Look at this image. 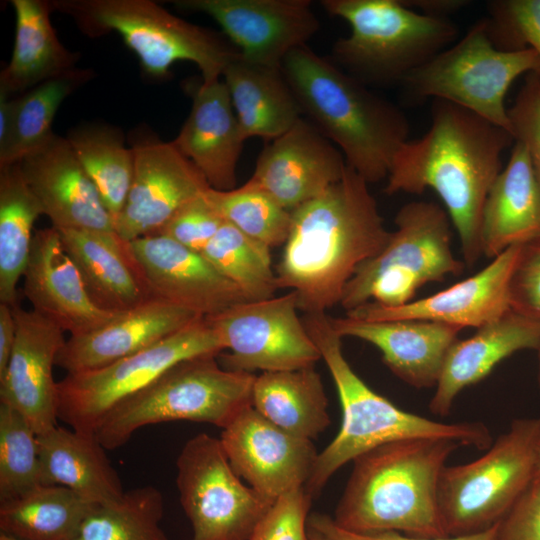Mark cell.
Listing matches in <instances>:
<instances>
[{
  "mask_svg": "<svg viewBox=\"0 0 540 540\" xmlns=\"http://www.w3.org/2000/svg\"><path fill=\"white\" fill-rule=\"evenodd\" d=\"M431 125L395 154L385 192L423 193L433 189L455 228L463 262L482 256L481 217L487 194L502 170L501 156L514 141L505 129L448 101L435 99Z\"/></svg>",
  "mask_w": 540,
  "mask_h": 540,
  "instance_id": "obj_1",
  "label": "cell"
},
{
  "mask_svg": "<svg viewBox=\"0 0 540 540\" xmlns=\"http://www.w3.org/2000/svg\"><path fill=\"white\" fill-rule=\"evenodd\" d=\"M389 235L368 183L347 165L339 181L291 211L275 272L278 289L294 292L305 314L326 313Z\"/></svg>",
  "mask_w": 540,
  "mask_h": 540,
  "instance_id": "obj_2",
  "label": "cell"
},
{
  "mask_svg": "<svg viewBox=\"0 0 540 540\" xmlns=\"http://www.w3.org/2000/svg\"><path fill=\"white\" fill-rule=\"evenodd\" d=\"M462 446L447 438H409L368 450L353 469L335 509L342 529L447 537L438 508V483L449 456Z\"/></svg>",
  "mask_w": 540,
  "mask_h": 540,
  "instance_id": "obj_3",
  "label": "cell"
},
{
  "mask_svg": "<svg viewBox=\"0 0 540 540\" xmlns=\"http://www.w3.org/2000/svg\"><path fill=\"white\" fill-rule=\"evenodd\" d=\"M281 69L303 114L338 147L346 164L368 184L386 179L409 140L404 112L307 45L292 50Z\"/></svg>",
  "mask_w": 540,
  "mask_h": 540,
  "instance_id": "obj_4",
  "label": "cell"
},
{
  "mask_svg": "<svg viewBox=\"0 0 540 540\" xmlns=\"http://www.w3.org/2000/svg\"><path fill=\"white\" fill-rule=\"evenodd\" d=\"M325 362L339 396L342 422L335 438L318 453L304 488L313 499L349 461L377 446L409 438H447L462 446L488 449L492 436L482 422L443 423L407 412L371 389L344 356L342 337L326 313L302 317Z\"/></svg>",
  "mask_w": 540,
  "mask_h": 540,
  "instance_id": "obj_5",
  "label": "cell"
},
{
  "mask_svg": "<svg viewBox=\"0 0 540 540\" xmlns=\"http://www.w3.org/2000/svg\"><path fill=\"white\" fill-rule=\"evenodd\" d=\"M321 5L349 24L350 34L334 44L333 53L364 84H401L458 38L448 18L424 15L401 0H324Z\"/></svg>",
  "mask_w": 540,
  "mask_h": 540,
  "instance_id": "obj_6",
  "label": "cell"
},
{
  "mask_svg": "<svg viewBox=\"0 0 540 540\" xmlns=\"http://www.w3.org/2000/svg\"><path fill=\"white\" fill-rule=\"evenodd\" d=\"M217 356L200 355L178 362L119 403L98 426L99 442L114 450L144 426L178 420L226 427L251 405L256 375L227 370Z\"/></svg>",
  "mask_w": 540,
  "mask_h": 540,
  "instance_id": "obj_7",
  "label": "cell"
},
{
  "mask_svg": "<svg viewBox=\"0 0 540 540\" xmlns=\"http://www.w3.org/2000/svg\"><path fill=\"white\" fill-rule=\"evenodd\" d=\"M51 4L91 37L117 32L153 77H164L174 63L189 61L200 69L203 82H210L220 79L239 52L215 32L150 0H58Z\"/></svg>",
  "mask_w": 540,
  "mask_h": 540,
  "instance_id": "obj_8",
  "label": "cell"
},
{
  "mask_svg": "<svg viewBox=\"0 0 540 540\" xmlns=\"http://www.w3.org/2000/svg\"><path fill=\"white\" fill-rule=\"evenodd\" d=\"M396 230L372 258L363 262L347 283L340 305L346 312L368 302L399 307L416 291L449 275H459L465 263L451 248V220L433 202L412 201L394 219Z\"/></svg>",
  "mask_w": 540,
  "mask_h": 540,
  "instance_id": "obj_9",
  "label": "cell"
},
{
  "mask_svg": "<svg viewBox=\"0 0 540 540\" xmlns=\"http://www.w3.org/2000/svg\"><path fill=\"white\" fill-rule=\"evenodd\" d=\"M540 418L514 420L478 459L445 466L438 508L447 536L495 526L538 476Z\"/></svg>",
  "mask_w": 540,
  "mask_h": 540,
  "instance_id": "obj_10",
  "label": "cell"
},
{
  "mask_svg": "<svg viewBox=\"0 0 540 540\" xmlns=\"http://www.w3.org/2000/svg\"><path fill=\"white\" fill-rule=\"evenodd\" d=\"M529 73H540V56L532 49H497L484 18L401 84L414 97L451 102L511 134L505 98L513 82Z\"/></svg>",
  "mask_w": 540,
  "mask_h": 540,
  "instance_id": "obj_11",
  "label": "cell"
},
{
  "mask_svg": "<svg viewBox=\"0 0 540 540\" xmlns=\"http://www.w3.org/2000/svg\"><path fill=\"white\" fill-rule=\"evenodd\" d=\"M225 347L202 317L157 344L101 368L67 374L58 382V419L95 434L104 417L183 360L219 355Z\"/></svg>",
  "mask_w": 540,
  "mask_h": 540,
  "instance_id": "obj_12",
  "label": "cell"
},
{
  "mask_svg": "<svg viewBox=\"0 0 540 540\" xmlns=\"http://www.w3.org/2000/svg\"><path fill=\"white\" fill-rule=\"evenodd\" d=\"M176 485L190 540H249L273 501L245 485L218 438L200 433L182 447Z\"/></svg>",
  "mask_w": 540,
  "mask_h": 540,
  "instance_id": "obj_13",
  "label": "cell"
},
{
  "mask_svg": "<svg viewBox=\"0 0 540 540\" xmlns=\"http://www.w3.org/2000/svg\"><path fill=\"white\" fill-rule=\"evenodd\" d=\"M298 310L297 296L290 291L205 317L229 351L217 356L220 365L251 374L313 367L321 354Z\"/></svg>",
  "mask_w": 540,
  "mask_h": 540,
  "instance_id": "obj_14",
  "label": "cell"
},
{
  "mask_svg": "<svg viewBox=\"0 0 540 540\" xmlns=\"http://www.w3.org/2000/svg\"><path fill=\"white\" fill-rule=\"evenodd\" d=\"M132 148L133 179L114 220L115 232L126 244L160 232L178 210L210 188L172 141L147 140Z\"/></svg>",
  "mask_w": 540,
  "mask_h": 540,
  "instance_id": "obj_15",
  "label": "cell"
},
{
  "mask_svg": "<svg viewBox=\"0 0 540 540\" xmlns=\"http://www.w3.org/2000/svg\"><path fill=\"white\" fill-rule=\"evenodd\" d=\"M222 430L219 440L231 467L265 498L275 502L310 478L318 456L312 440L282 430L252 405Z\"/></svg>",
  "mask_w": 540,
  "mask_h": 540,
  "instance_id": "obj_16",
  "label": "cell"
},
{
  "mask_svg": "<svg viewBox=\"0 0 540 540\" xmlns=\"http://www.w3.org/2000/svg\"><path fill=\"white\" fill-rule=\"evenodd\" d=\"M181 10L213 18L247 61L281 67L319 30L308 0H177Z\"/></svg>",
  "mask_w": 540,
  "mask_h": 540,
  "instance_id": "obj_17",
  "label": "cell"
},
{
  "mask_svg": "<svg viewBox=\"0 0 540 540\" xmlns=\"http://www.w3.org/2000/svg\"><path fill=\"white\" fill-rule=\"evenodd\" d=\"M16 337L5 372L0 376V403L18 411L36 434L58 420V382L53 367L66 340L53 321L17 302L12 306Z\"/></svg>",
  "mask_w": 540,
  "mask_h": 540,
  "instance_id": "obj_18",
  "label": "cell"
},
{
  "mask_svg": "<svg viewBox=\"0 0 540 540\" xmlns=\"http://www.w3.org/2000/svg\"><path fill=\"white\" fill-rule=\"evenodd\" d=\"M152 295L203 317L248 301L202 253L156 233L127 243Z\"/></svg>",
  "mask_w": 540,
  "mask_h": 540,
  "instance_id": "obj_19",
  "label": "cell"
},
{
  "mask_svg": "<svg viewBox=\"0 0 540 540\" xmlns=\"http://www.w3.org/2000/svg\"><path fill=\"white\" fill-rule=\"evenodd\" d=\"M346 168L341 151L302 117L262 150L249 181L291 212L339 181Z\"/></svg>",
  "mask_w": 540,
  "mask_h": 540,
  "instance_id": "obj_20",
  "label": "cell"
},
{
  "mask_svg": "<svg viewBox=\"0 0 540 540\" xmlns=\"http://www.w3.org/2000/svg\"><path fill=\"white\" fill-rule=\"evenodd\" d=\"M18 163L52 227L117 235L112 216L67 138L53 133Z\"/></svg>",
  "mask_w": 540,
  "mask_h": 540,
  "instance_id": "obj_21",
  "label": "cell"
},
{
  "mask_svg": "<svg viewBox=\"0 0 540 540\" xmlns=\"http://www.w3.org/2000/svg\"><path fill=\"white\" fill-rule=\"evenodd\" d=\"M521 245L512 246L482 270L453 286L399 307L368 302L346 312L363 320H429L454 326L479 328L510 310L509 284Z\"/></svg>",
  "mask_w": 540,
  "mask_h": 540,
  "instance_id": "obj_22",
  "label": "cell"
},
{
  "mask_svg": "<svg viewBox=\"0 0 540 540\" xmlns=\"http://www.w3.org/2000/svg\"><path fill=\"white\" fill-rule=\"evenodd\" d=\"M24 295L33 310L70 336L93 331L120 312L99 307L54 227L37 230L24 272Z\"/></svg>",
  "mask_w": 540,
  "mask_h": 540,
  "instance_id": "obj_23",
  "label": "cell"
},
{
  "mask_svg": "<svg viewBox=\"0 0 540 540\" xmlns=\"http://www.w3.org/2000/svg\"><path fill=\"white\" fill-rule=\"evenodd\" d=\"M202 317L159 298L147 299L93 331L70 336L56 366L67 374L101 368L157 344Z\"/></svg>",
  "mask_w": 540,
  "mask_h": 540,
  "instance_id": "obj_24",
  "label": "cell"
},
{
  "mask_svg": "<svg viewBox=\"0 0 540 540\" xmlns=\"http://www.w3.org/2000/svg\"><path fill=\"white\" fill-rule=\"evenodd\" d=\"M335 331L343 337L374 345L394 375L415 388L435 387L446 356L462 328L419 320H363L329 316Z\"/></svg>",
  "mask_w": 540,
  "mask_h": 540,
  "instance_id": "obj_25",
  "label": "cell"
},
{
  "mask_svg": "<svg viewBox=\"0 0 540 540\" xmlns=\"http://www.w3.org/2000/svg\"><path fill=\"white\" fill-rule=\"evenodd\" d=\"M245 141L225 82H202L193 93L191 111L174 145L211 188L226 191L236 188Z\"/></svg>",
  "mask_w": 540,
  "mask_h": 540,
  "instance_id": "obj_26",
  "label": "cell"
},
{
  "mask_svg": "<svg viewBox=\"0 0 540 540\" xmlns=\"http://www.w3.org/2000/svg\"><path fill=\"white\" fill-rule=\"evenodd\" d=\"M540 344V322L511 309L479 328L474 335L457 340L450 348L429 409L439 416L450 413L458 394L478 383L502 360L524 349L536 350Z\"/></svg>",
  "mask_w": 540,
  "mask_h": 540,
  "instance_id": "obj_27",
  "label": "cell"
},
{
  "mask_svg": "<svg viewBox=\"0 0 540 540\" xmlns=\"http://www.w3.org/2000/svg\"><path fill=\"white\" fill-rule=\"evenodd\" d=\"M539 238L540 186L525 147L515 141L509 160L492 184L483 206V255L493 259L512 246Z\"/></svg>",
  "mask_w": 540,
  "mask_h": 540,
  "instance_id": "obj_28",
  "label": "cell"
},
{
  "mask_svg": "<svg viewBox=\"0 0 540 540\" xmlns=\"http://www.w3.org/2000/svg\"><path fill=\"white\" fill-rule=\"evenodd\" d=\"M93 301L111 312L129 310L152 297L128 246L117 235L57 229Z\"/></svg>",
  "mask_w": 540,
  "mask_h": 540,
  "instance_id": "obj_29",
  "label": "cell"
},
{
  "mask_svg": "<svg viewBox=\"0 0 540 540\" xmlns=\"http://www.w3.org/2000/svg\"><path fill=\"white\" fill-rule=\"evenodd\" d=\"M37 440L44 485L67 487L95 504L116 501L125 493L95 434L57 425Z\"/></svg>",
  "mask_w": 540,
  "mask_h": 540,
  "instance_id": "obj_30",
  "label": "cell"
},
{
  "mask_svg": "<svg viewBox=\"0 0 540 540\" xmlns=\"http://www.w3.org/2000/svg\"><path fill=\"white\" fill-rule=\"evenodd\" d=\"M222 76L246 140L262 137L271 141L302 118L281 67L247 61L238 52Z\"/></svg>",
  "mask_w": 540,
  "mask_h": 540,
  "instance_id": "obj_31",
  "label": "cell"
},
{
  "mask_svg": "<svg viewBox=\"0 0 540 540\" xmlns=\"http://www.w3.org/2000/svg\"><path fill=\"white\" fill-rule=\"evenodd\" d=\"M16 16L11 59L0 74V90L24 92L76 69L78 54L66 49L50 22L51 2L12 0Z\"/></svg>",
  "mask_w": 540,
  "mask_h": 540,
  "instance_id": "obj_32",
  "label": "cell"
},
{
  "mask_svg": "<svg viewBox=\"0 0 540 540\" xmlns=\"http://www.w3.org/2000/svg\"><path fill=\"white\" fill-rule=\"evenodd\" d=\"M251 405L277 427L309 440L330 425L328 399L314 366L262 372L255 377Z\"/></svg>",
  "mask_w": 540,
  "mask_h": 540,
  "instance_id": "obj_33",
  "label": "cell"
},
{
  "mask_svg": "<svg viewBox=\"0 0 540 540\" xmlns=\"http://www.w3.org/2000/svg\"><path fill=\"white\" fill-rule=\"evenodd\" d=\"M60 485H40L0 502V531L16 540H73L95 506Z\"/></svg>",
  "mask_w": 540,
  "mask_h": 540,
  "instance_id": "obj_34",
  "label": "cell"
},
{
  "mask_svg": "<svg viewBox=\"0 0 540 540\" xmlns=\"http://www.w3.org/2000/svg\"><path fill=\"white\" fill-rule=\"evenodd\" d=\"M42 208L26 183L19 163L0 168V302L18 301L34 238L33 226Z\"/></svg>",
  "mask_w": 540,
  "mask_h": 540,
  "instance_id": "obj_35",
  "label": "cell"
},
{
  "mask_svg": "<svg viewBox=\"0 0 540 540\" xmlns=\"http://www.w3.org/2000/svg\"><path fill=\"white\" fill-rule=\"evenodd\" d=\"M75 155L113 218L121 213L134 173V151L119 132L107 126H84L70 132Z\"/></svg>",
  "mask_w": 540,
  "mask_h": 540,
  "instance_id": "obj_36",
  "label": "cell"
},
{
  "mask_svg": "<svg viewBox=\"0 0 540 540\" xmlns=\"http://www.w3.org/2000/svg\"><path fill=\"white\" fill-rule=\"evenodd\" d=\"M164 499L152 485L125 491L113 502L96 504L73 540H168L161 529Z\"/></svg>",
  "mask_w": 540,
  "mask_h": 540,
  "instance_id": "obj_37",
  "label": "cell"
},
{
  "mask_svg": "<svg viewBox=\"0 0 540 540\" xmlns=\"http://www.w3.org/2000/svg\"><path fill=\"white\" fill-rule=\"evenodd\" d=\"M90 70L75 69L48 80L15 98L13 131L0 152V168L20 162L53 134L55 114L64 99L92 76Z\"/></svg>",
  "mask_w": 540,
  "mask_h": 540,
  "instance_id": "obj_38",
  "label": "cell"
},
{
  "mask_svg": "<svg viewBox=\"0 0 540 540\" xmlns=\"http://www.w3.org/2000/svg\"><path fill=\"white\" fill-rule=\"evenodd\" d=\"M202 254L248 301L271 298L278 290L270 248L228 222L221 225Z\"/></svg>",
  "mask_w": 540,
  "mask_h": 540,
  "instance_id": "obj_39",
  "label": "cell"
},
{
  "mask_svg": "<svg viewBox=\"0 0 540 540\" xmlns=\"http://www.w3.org/2000/svg\"><path fill=\"white\" fill-rule=\"evenodd\" d=\"M206 197L225 222L250 238L270 249L285 244L291 212L249 180L226 191L210 187Z\"/></svg>",
  "mask_w": 540,
  "mask_h": 540,
  "instance_id": "obj_40",
  "label": "cell"
},
{
  "mask_svg": "<svg viewBox=\"0 0 540 540\" xmlns=\"http://www.w3.org/2000/svg\"><path fill=\"white\" fill-rule=\"evenodd\" d=\"M44 485L37 434L15 409L0 403V502Z\"/></svg>",
  "mask_w": 540,
  "mask_h": 540,
  "instance_id": "obj_41",
  "label": "cell"
},
{
  "mask_svg": "<svg viewBox=\"0 0 540 540\" xmlns=\"http://www.w3.org/2000/svg\"><path fill=\"white\" fill-rule=\"evenodd\" d=\"M488 8L487 32L497 49H532L540 56V0H497Z\"/></svg>",
  "mask_w": 540,
  "mask_h": 540,
  "instance_id": "obj_42",
  "label": "cell"
},
{
  "mask_svg": "<svg viewBox=\"0 0 540 540\" xmlns=\"http://www.w3.org/2000/svg\"><path fill=\"white\" fill-rule=\"evenodd\" d=\"M311 500L304 486L281 496L259 522L249 540H309Z\"/></svg>",
  "mask_w": 540,
  "mask_h": 540,
  "instance_id": "obj_43",
  "label": "cell"
},
{
  "mask_svg": "<svg viewBox=\"0 0 540 540\" xmlns=\"http://www.w3.org/2000/svg\"><path fill=\"white\" fill-rule=\"evenodd\" d=\"M508 117L511 135L525 147L540 186V73L525 75Z\"/></svg>",
  "mask_w": 540,
  "mask_h": 540,
  "instance_id": "obj_44",
  "label": "cell"
},
{
  "mask_svg": "<svg viewBox=\"0 0 540 540\" xmlns=\"http://www.w3.org/2000/svg\"><path fill=\"white\" fill-rule=\"evenodd\" d=\"M206 191L178 210L158 233L202 253L225 222L206 197Z\"/></svg>",
  "mask_w": 540,
  "mask_h": 540,
  "instance_id": "obj_45",
  "label": "cell"
},
{
  "mask_svg": "<svg viewBox=\"0 0 540 540\" xmlns=\"http://www.w3.org/2000/svg\"><path fill=\"white\" fill-rule=\"evenodd\" d=\"M510 309L540 322V238L521 245L509 284Z\"/></svg>",
  "mask_w": 540,
  "mask_h": 540,
  "instance_id": "obj_46",
  "label": "cell"
},
{
  "mask_svg": "<svg viewBox=\"0 0 540 540\" xmlns=\"http://www.w3.org/2000/svg\"><path fill=\"white\" fill-rule=\"evenodd\" d=\"M495 540H540V475L498 522Z\"/></svg>",
  "mask_w": 540,
  "mask_h": 540,
  "instance_id": "obj_47",
  "label": "cell"
},
{
  "mask_svg": "<svg viewBox=\"0 0 540 540\" xmlns=\"http://www.w3.org/2000/svg\"><path fill=\"white\" fill-rule=\"evenodd\" d=\"M497 524L488 530L470 535L424 538L399 532L354 533L340 528L329 515L313 513L308 518V533L319 540H495Z\"/></svg>",
  "mask_w": 540,
  "mask_h": 540,
  "instance_id": "obj_48",
  "label": "cell"
},
{
  "mask_svg": "<svg viewBox=\"0 0 540 540\" xmlns=\"http://www.w3.org/2000/svg\"><path fill=\"white\" fill-rule=\"evenodd\" d=\"M16 337L12 306L0 302V376L8 365Z\"/></svg>",
  "mask_w": 540,
  "mask_h": 540,
  "instance_id": "obj_49",
  "label": "cell"
},
{
  "mask_svg": "<svg viewBox=\"0 0 540 540\" xmlns=\"http://www.w3.org/2000/svg\"><path fill=\"white\" fill-rule=\"evenodd\" d=\"M403 3L424 15L448 18L449 15L460 11L470 2L466 0H406Z\"/></svg>",
  "mask_w": 540,
  "mask_h": 540,
  "instance_id": "obj_50",
  "label": "cell"
},
{
  "mask_svg": "<svg viewBox=\"0 0 540 540\" xmlns=\"http://www.w3.org/2000/svg\"><path fill=\"white\" fill-rule=\"evenodd\" d=\"M10 94L0 90V152L7 146L14 124L15 99Z\"/></svg>",
  "mask_w": 540,
  "mask_h": 540,
  "instance_id": "obj_51",
  "label": "cell"
},
{
  "mask_svg": "<svg viewBox=\"0 0 540 540\" xmlns=\"http://www.w3.org/2000/svg\"><path fill=\"white\" fill-rule=\"evenodd\" d=\"M537 351V354H538V383H539V386H540V344L538 346V348L536 349Z\"/></svg>",
  "mask_w": 540,
  "mask_h": 540,
  "instance_id": "obj_52",
  "label": "cell"
},
{
  "mask_svg": "<svg viewBox=\"0 0 540 540\" xmlns=\"http://www.w3.org/2000/svg\"><path fill=\"white\" fill-rule=\"evenodd\" d=\"M0 540H16V539L9 537L3 533H0Z\"/></svg>",
  "mask_w": 540,
  "mask_h": 540,
  "instance_id": "obj_53",
  "label": "cell"
},
{
  "mask_svg": "<svg viewBox=\"0 0 540 540\" xmlns=\"http://www.w3.org/2000/svg\"><path fill=\"white\" fill-rule=\"evenodd\" d=\"M538 474L540 475V449H539V458H538Z\"/></svg>",
  "mask_w": 540,
  "mask_h": 540,
  "instance_id": "obj_54",
  "label": "cell"
},
{
  "mask_svg": "<svg viewBox=\"0 0 540 540\" xmlns=\"http://www.w3.org/2000/svg\"><path fill=\"white\" fill-rule=\"evenodd\" d=\"M309 540H319V539L309 534Z\"/></svg>",
  "mask_w": 540,
  "mask_h": 540,
  "instance_id": "obj_55",
  "label": "cell"
}]
</instances>
